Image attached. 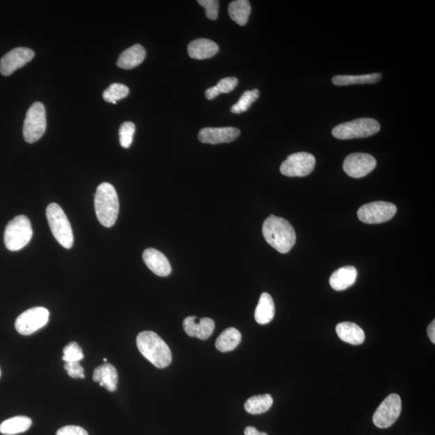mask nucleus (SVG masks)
Masks as SVG:
<instances>
[{"label":"nucleus","instance_id":"nucleus-1","mask_svg":"<svg viewBox=\"0 0 435 435\" xmlns=\"http://www.w3.org/2000/svg\"><path fill=\"white\" fill-rule=\"evenodd\" d=\"M262 232L266 242L280 253H287L294 246V228L283 218L272 214L265 219Z\"/></svg>","mask_w":435,"mask_h":435},{"label":"nucleus","instance_id":"nucleus-2","mask_svg":"<svg viewBox=\"0 0 435 435\" xmlns=\"http://www.w3.org/2000/svg\"><path fill=\"white\" fill-rule=\"evenodd\" d=\"M138 349L146 359L158 368H165L172 362L171 348L152 331H143L137 335Z\"/></svg>","mask_w":435,"mask_h":435},{"label":"nucleus","instance_id":"nucleus-3","mask_svg":"<svg viewBox=\"0 0 435 435\" xmlns=\"http://www.w3.org/2000/svg\"><path fill=\"white\" fill-rule=\"evenodd\" d=\"M95 208L97 218L102 226H113L119 214L120 203L116 189L111 184L104 182L97 188Z\"/></svg>","mask_w":435,"mask_h":435},{"label":"nucleus","instance_id":"nucleus-4","mask_svg":"<svg viewBox=\"0 0 435 435\" xmlns=\"http://www.w3.org/2000/svg\"><path fill=\"white\" fill-rule=\"evenodd\" d=\"M49 228L57 242L66 249L72 248L74 234L72 228L63 209L57 203H51L46 209Z\"/></svg>","mask_w":435,"mask_h":435},{"label":"nucleus","instance_id":"nucleus-5","mask_svg":"<svg viewBox=\"0 0 435 435\" xmlns=\"http://www.w3.org/2000/svg\"><path fill=\"white\" fill-rule=\"evenodd\" d=\"M381 130L378 121L370 118H361L337 125L332 135L339 140L361 139L377 134Z\"/></svg>","mask_w":435,"mask_h":435},{"label":"nucleus","instance_id":"nucleus-6","mask_svg":"<svg viewBox=\"0 0 435 435\" xmlns=\"http://www.w3.org/2000/svg\"><path fill=\"white\" fill-rule=\"evenodd\" d=\"M30 220L25 216H18L10 221L5 229L4 243L6 248L15 252L24 248L33 237Z\"/></svg>","mask_w":435,"mask_h":435},{"label":"nucleus","instance_id":"nucleus-7","mask_svg":"<svg viewBox=\"0 0 435 435\" xmlns=\"http://www.w3.org/2000/svg\"><path fill=\"white\" fill-rule=\"evenodd\" d=\"M47 120L46 111L42 102H35L29 109L25 117L23 135L24 140L29 144L37 142L45 134Z\"/></svg>","mask_w":435,"mask_h":435},{"label":"nucleus","instance_id":"nucleus-8","mask_svg":"<svg viewBox=\"0 0 435 435\" xmlns=\"http://www.w3.org/2000/svg\"><path fill=\"white\" fill-rule=\"evenodd\" d=\"M49 311L45 307H33L20 315L15 320V329L20 335H29L48 324Z\"/></svg>","mask_w":435,"mask_h":435},{"label":"nucleus","instance_id":"nucleus-9","mask_svg":"<svg viewBox=\"0 0 435 435\" xmlns=\"http://www.w3.org/2000/svg\"><path fill=\"white\" fill-rule=\"evenodd\" d=\"M401 412V397L396 393H392L377 408L372 418L373 423L381 429L390 427L400 417Z\"/></svg>","mask_w":435,"mask_h":435},{"label":"nucleus","instance_id":"nucleus-10","mask_svg":"<svg viewBox=\"0 0 435 435\" xmlns=\"http://www.w3.org/2000/svg\"><path fill=\"white\" fill-rule=\"evenodd\" d=\"M397 207L387 202H374L363 205L357 212L361 222L378 224L388 221L395 216Z\"/></svg>","mask_w":435,"mask_h":435},{"label":"nucleus","instance_id":"nucleus-11","mask_svg":"<svg viewBox=\"0 0 435 435\" xmlns=\"http://www.w3.org/2000/svg\"><path fill=\"white\" fill-rule=\"evenodd\" d=\"M315 157L308 152H296L281 164L280 173L286 177H306L314 171Z\"/></svg>","mask_w":435,"mask_h":435},{"label":"nucleus","instance_id":"nucleus-12","mask_svg":"<svg viewBox=\"0 0 435 435\" xmlns=\"http://www.w3.org/2000/svg\"><path fill=\"white\" fill-rule=\"evenodd\" d=\"M377 166L374 157L367 153H352L346 157L344 162V171L353 178H361L367 175Z\"/></svg>","mask_w":435,"mask_h":435},{"label":"nucleus","instance_id":"nucleus-13","mask_svg":"<svg viewBox=\"0 0 435 435\" xmlns=\"http://www.w3.org/2000/svg\"><path fill=\"white\" fill-rule=\"evenodd\" d=\"M35 53L29 48L13 49L5 54L0 61V72L4 76L13 74L15 70L23 68L34 58Z\"/></svg>","mask_w":435,"mask_h":435},{"label":"nucleus","instance_id":"nucleus-14","mask_svg":"<svg viewBox=\"0 0 435 435\" xmlns=\"http://www.w3.org/2000/svg\"><path fill=\"white\" fill-rule=\"evenodd\" d=\"M240 131L237 127H205L198 133V140L204 144L219 145L237 140Z\"/></svg>","mask_w":435,"mask_h":435},{"label":"nucleus","instance_id":"nucleus-15","mask_svg":"<svg viewBox=\"0 0 435 435\" xmlns=\"http://www.w3.org/2000/svg\"><path fill=\"white\" fill-rule=\"evenodd\" d=\"M214 322L212 319H198L196 316H189L183 322V329L191 337H196L201 340H206L213 333Z\"/></svg>","mask_w":435,"mask_h":435},{"label":"nucleus","instance_id":"nucleus-16","mask_svg":"<svg viewBox=\"0 0 435 435\" xmlns=\"http://www.w3.org/2000/svg\"><path fill=\"white\" fill-rule=\"evenodd\" d=\"M143 260L148 268L157 276H167L171 274L172 268L170 261L160 251L155 248L145 250L143 253Z\"/></svg>","mask_w":435,"mask_h":435},{"label":"nucleus","instance_id":"nucleus-17","mask_svg":"<svg viewBox=\"0 0 435 435\" xmlns=\"http://www.w3.org/2000/svg\"><path fill=\"white\" fill-rule=\"evenodd\" d=\"M219 50V46L216 42L205 38L193 40L188 45L189 57L197 60L211 58L216 55Z\"/></svg>","mask_w":435,"mask_h":435},{"label":"nucleus","instance_id":"nucleus-18","mask_svg":"<svg viewBox=\"0 0 435 435\" xmlns=\"http://www.w3.org/2000/svg\"><path fill=\"white\" fill-rule=\"evenodd\" d=\"M336 332L342 341L351 345H361L365 340V332L354 322H341L337 325Z\"/></svg>","mask_w":435,"mask_h":435},{"label":"nucleus","instance_id":"nucleus-19","mask_svg":"<svg viewBox=\"0 0 435 435\" xmlns=\"http://www.w3.org/2000/svg\"><path fill=\"white\" fill-rule=\"evenodd\" d=\"M357 278V270L353 266H345L337 269L330 278L331 288L336 291H342L354 285Z\"/></svg>","mask_w":435,"mask_h":435},{"label":"nucleus","instance_id":"nucleus-20","mask_svg":"<svg viewBox=\"0 0 435 435\" xmlns=\"http://www.w3.org/2000/svg\"><path fill=\"white\" fill-rule=\"evenodd\" d=\"M93 380L100 383V386L104 387L106 390L114 392L116 390L119 377H118L116 368L113 365L104 363L95 368Z\"/></svg>","mask_w":435,"mask_h":435},{"label":"nucleus","instance_id":"nucleus-21","mask_svg":"<svg viewBox=\"0 0 435 435\" xmlns=\"http://www.w3.org/2000/svg\"><path fill=\"white\" fill-rule=\"evenodd\" d=\"M146 56L145 49L142 45L136 44L127 49L117 61V65L124 70H132L141 65Z\"/></svg>","mask_w":435,"mask_h":435},{"label":"nucleus","instance_id":"nucleus-22","mask_svg":"<svg viewBox=\"0 0 435 435\" xmlns=\"http://www.w3.org/2000/svg\"><path fill=\"white\" fill-rule=\"evenodd\" d=\"M275 305L274 301L268 293L260 295L258 305L255 311V319L258 324L265 325L269 324L274 318Z\"/></svg>","mask_w":435,"mask_h":435},{"label":"nucleus","instance_id":"nucleus-23","mask_svg":"<svg viewBox=\"0 0 435 435\" xmlns=\"http://www.w3.org/2000/svg\"><path fill=\"white\" fill-rule=\"evenodd\" d=\"M32 419L26 416L13 417L0 424V433L15 435L24 433L32 426Z\"/></svg>","mask_w":435,"mask_h":435},{"label":"nucleus","instance_id":"nucleus-24","mask_svg":"<svg viewBox=\"0 0 435 435\" xmlns=\"http://www.w3.org/2000/svg\"><path fill=\"white\" fill-rule=\"evenodd\" d=\"M382 78L381 74L376 73L363 75H337L332 79L336 86H345L356 84H374Z\"/></svg>","mask_w":435,"mask_h":435},{"label":"nucleus","instance_id":"nucleus-25","mask_svg":"<svg viewBox=\"0 0 435 435\" xmlns=\"http://www.w3.org/2000/svg\"><path fill=\"white\" fill-rule=\"evenodd\" d=\"M251 11L252 8L248 0H235L229 4L230 17L240 26H244L248 23Z\"/></svg>","mask_w":435,"mask_h":435},{"label":"nucleus","instance_id":"nucleus-26","mask_svg":"<svg viewBox=\"0 0 435 435\" xmlns=\"http://www.w3.org/2000/svg\"><path fill=\"white\" fill-rule=\"evenodd\" d=\"M240 341H242L240 332L234 327H229L218 337L216 347L221 352L231 351L237 347Z\"/></svg>","mask_w":435,"mask_h":435},{"label":"nucleus","instance_id":"nucleus-27","mask_svg":"<svg viewBox=\"0 0 435 435\" xmlns=\"http://www.w3.org/2000/svg\"><path fill=\"white\" fill-rule=\"evenodd\" d=\"M274 404V399L269 394H263L250 397L245 402L244 408L248 413L261 414L269 411Z\"/></svg>","mask_w":435,"mask_h":435},{"label":"nucleus","instance_id":"nucleus-28","mask_svg":"<svg viewBox=\"0 0 435 435\" xmlns=\"http://www.w3.org/2000/svg\"><path fill=\"white\" fill-rule=\"evenodd\" d=\"M129 94V87L121 84H113L104 90L102 98L107 102L116 104L118 100L126 98Z\"/></svg>","mask_w":435,"mask_h":435},{"label":"nucleus","instance_id":"nucleus-29","mask_svg":"<svg viewBox=\"0 0 435 435\" xmlns=\"http://www.w3.org/2000/svg\"><path fill=\"white\" fill-rule=\"evenodd\" d=\"M260 96V91L258 89L245 91L240 97L237 104L232 106L231 111L234 114H240L242 112L247 111L249 107L255 100H258Z\"/></svg>","mask_w":435,"mask_h":435},{"label":"nucleus","instance_id":"nucleus-30","mask_svg":"<svg viewBox=\"0 0 435 435\" xmlns=\"http://www.w3.org/2000/svg\"><path fill=\"white\" fill-rule=\"evenodd\" d=\"M135 131L136 126L132 122H125L120 126L119 135L122 148H129L132 145Z\"/></svg>","mask_w":435,"mask_h":435},{"label":"nucleus","instance_id":"nucleus-31","mask_svg":"<svg viewBox=\"0 0 435 435\" xmlns=\"http://www.w3.org/2000/svg\"><path fill=\"white\" fill-rule=\"evenodd\" d=\"M63 360L65 362H80L84 358L83 350L76 342L66 345L63 350Z\"/></svg>","mask_w":435,"mask_h":435},{"label":"nucleus","instance_id":"nucleus-32","mask_svg":"<svg viewBox=\"0 0 435 435\" xmlns=\"http://www.w3.org/2000/svg\"><path fill=\"white\" fill-rule=\"evenodd\" d=\"M239 80L235 77H228V78L220 80L216 86H214L217 94H228L232 92L235 87L237 86Z\"/></svg>","mask_w":435,"mask_h":435},{"label":"nucleus","instance_id":"nucleus-33","mask_svg":"<svg viewBox=\"0 0 435 435\" xmlns=\"http://www.w3.org/2000/svg\"><path fill=\"white\" fill-rule=\"evenodd\" d=\"M198 3L206 10L208 19L216 20L218 18L219 2L217 0H198Z\"/></svg>","mask_w":435,"mask_h":435},{"label":"nucleus","instance_id":"nucleus-34","mask_svg":"<svg viewBox=\"0 0 435 435\" xmlns=\"http://www.w3.org/2000/svg\"><path fill=\"white\" fill-rule=\"evenodd\" d=\"M64 367L70 377L72 378H85L84 367L81 366L79 362H65Z\"/></svg>","mask_w":435,"mask_h":435},{"label":"nucleus","instance_id":"nucleus-35","mask_svg":"<svg viewBox=\"0 0 435 435\" xmlns=\"http://www.w3.org/2000/svg\"><path fill=\"white\" fill-rule=\"evenodd\" d=\"M56 435H89L85 429L78 426H65L58 429Z\"/></svg>","mask_w":435,"mask_h":435},{"label":"nucleus","instance_id":"nucleus-36","mask_svg":"<svg viewBox=\"0 0 435 435\" xmlns=\"http://www.w3.org/2000/svg\"><path fill=\"white\" fill-rule=\"evenodd\" d=\"M427 333H428L429 340H431V341L434 345L435 344V321L434 320H433L431 322V324L429 325L428 329H427Z\"/></svg>","mask_w":435,"mask_h":435},{"label":"nucleus","instance_id":"nucleus-37","mask_svg":"<svg viewBox=\"0 0 435 435\" xmlns=\"http://www.w3.org/2000/svg\"><path fill=\"white\" fill-rule=\"evenodd\" d=\"M245 435H268L264 432H260L257 428L254 427H248L244 431Z\"/></svg>","mask_w":435,"mask_h":435},{"label":"nucleus","instance_id":"nucleus-38","mask_svg":"<svg viewBox=\"0 0 435 435\" xmlns=\"http://www.w3.org/2000/svg\"><path fill=\"white\" fill-rule=\"evenodd\" d=\"M104 361L105 362H106V361H107V360L106 359V358H104Z\"/></svg>","mask_w":435,"mask_h":435},{"label":"nucleus","instance_id":"nucleus-39","mask_svg":"<svg viewBox=\"0 0 435 435\" xmlns=\"http://www.w3.org/2000/svg\"><path fill=\"white\" fill-rule=\"evenodd\" d=\"M0 375H1V372H0Z\"/></svg>","mask_w":435,"mask_h":435}]
</instances>
